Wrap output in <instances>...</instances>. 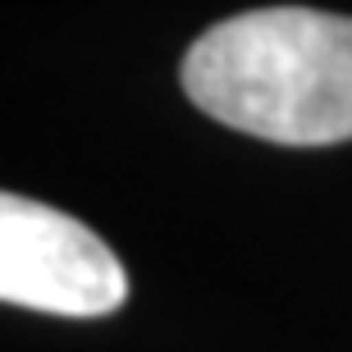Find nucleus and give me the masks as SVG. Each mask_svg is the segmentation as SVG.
<instances>
[{
  "instance_id": "f257e3e1",
  "label": "nucleus",
  "mask_w": 352,
  "mask_h": 352,
  "mask_svg": "<svg viewBox=\"0 0 352 352\" xmlns=\"http://www.w3.org/2000/svg\"><path fill=\"white\" fill-rule=\"evenodd\" d=\"M183 91L201 115L265 142H348L352 19L302 5L234 14L188 46Z\"/></svg>"
},
{
  "instance_id": "f03ea898",
  "label": "nucleus",
  "mask_w": 352,
  "mask_h": 352,
  "mask_svg": "<svg viewBox=\"0 0 352 352\" xmlns=\"http://www.w3.org/2000/svg\"><path fill=\"white\" fill-rule=\"evenodd\" d=\"M0 298L51 316H110L129 298L119 256L74 215L5 192L0 197Z\"/></svg>"
}]
</instances>
